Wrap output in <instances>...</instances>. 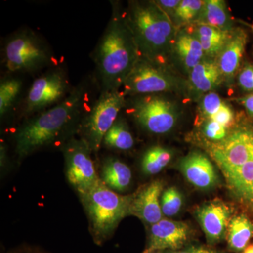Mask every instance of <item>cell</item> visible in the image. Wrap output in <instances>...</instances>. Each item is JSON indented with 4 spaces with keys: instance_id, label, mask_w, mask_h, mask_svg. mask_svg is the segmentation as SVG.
Returning a JSON list of instances; mask_svg holds the SVG:
<instances>
[{
    "instance_id": "277c9868",
    "label": "cell",
    "mask_w": 253,
    "mask_h": 253,
    "mask_svg": "<svg viewBox=\"0 0 253 253\" xmlns=\"http://www.w3.org/2000/svg\"><path fill=\"white\" fill-rule=\"evenodd\" d=\"M98 244L109 237L120 221L130 214L133 196H121L108 187L101 179L81 196Z\"/></svg>"
},
{
    "instance_id": "4fadbf2b",
    "label": "cell",
    "mask_w": 253,
    "mask_h": 253,
    "mask_svg": "<svg viewBox=\"0 0 253 253\" xmlns=\"http://www.w3.org/2000/svg\"><path fill=\"white\" fill-rule=\"evenodd\" d=\"M231 214L229 206L219 200L207 203L198 210V219L210 242H217L225 235Z\"/></svg>"
},
{
    "instance_id": "5bb4252c",
    "label": "cell",
    "mask_w": 253,
    "mask_h": 253,
    "mask_svg": "<svg viewBox=\"0 0 253 253\" xmlns=\"http://www.w3.org/2000/svg\"><path fill=\"white\" fill-rule=\"evenodd\" d=\"M163 189V183L158 180L145 186L133 196L130 214L151 225L161 221L163 214L161 203Z\"/></svg>"
},
{
    "instance_id": "d6a6232c",
    "label": "cell",
    "mask_w": 253,
    "mask_h": 253,
    "mask_svg": "<svg viewBox=\"0 0 253 253\" xmlns=\"http://www.w3.org/2000/svg\"><path fill=\"white\" fill-rule=\"evenodd\" d=\"M236 101L241 106H244L250 116L253 117V93L239 98Z\"/></svg>"
},
{
    "instance_id": "9a60e30c",
    "label": "cell",
    "mask_w": 253,
    "mask_h": 253,
    "mask_svg": "<svg viewBox=\"0 0 253 253\" xmlns=\"http://www.w3.org/2000/svg\"><path fill=\"white\" fill-rule=\"evenodd\" d=\"M181 172L192 185L201 189L212 188L217 182V175L209 158L199 152L186 156L180 164Z\"/></svg>"
},
{
    "instance_id": "44dd1931",
    "label": "cell",
    "mask_w": 253,
    "mask_h": 253,
    "mask_svg": "<svg viewBox=\"0 0 253 253\" xmlns=\"http://www.w3.org/2000/svg\"><path fill=\"white\" fill-rule=\"evenodd\" d=\"M101 174V180L113 191H124L130 185V168L117 158H109L105 161Z\"/></svg>"
},
{
    "instance_id": "ba28073f",
    "label": "cell",
    "mask_w": 253,
    "mask_h": 253,
    "mask_svg": "<svg viewBox=\"0 0 253 253\" xmlns=\"http://www.w3.org/2000/svg\"><path fill=\"white\" fill-rule=\"evenodd\" d=\"M122 87L126 96H144L176 90L179 87V83L165 65L141 56Z\"/></svg>"
},
{
    "instance_id": "2e32d148",
    "label": "cell",
    "mask_w": 253,
    "mask_h": 253,
    "mask_svg": "<svg viewBox=\"0 0 253 253\" xmlns=\"http://www.w3.org/2000/svg\"><path fill=\"white\" fill-rule=\"evenodd\" d=\"M248 42V36L241 28L232 30L217 63L223 78L230 80L239 71Z\"/></svg>"
},
{
    "instance_id": "f546056e",
    "label": "cell",
    "mask_w": 253,
    "mask_h": 253,
    "mask_svg": "<svg viewBox=\"0 0 253 253\" xmlns=\"http://www.w3.org/2000/svg\"><path fill=\"white\" fill-rule=\"evenodd\" d=\"M204 118L205 120L214 121L228 128L234 123V113L231 106L225 102L217 112Z\"/></svg>"
},
{
    "instance_id": "e0dca14e",
    "label": "cell",
    "mask_w": 253,
    "mask_h": 253,
    "mask_svg": "<svg viewBox=\"0 0 253 253\" xmlns=\"http://www.w3.org/2000/svg\"><path fill=\"white\" fill-rule=\"evenodd\" d=\"M172 49L182 66L189 72L204 59L202 46L193 32L178 33Z\"/></svg>"
},
{
    "instance_id": "7c38bea8",
    "label": "cell",
    "mask_w": 253,
    "mask_h": 253,
    "mask_svg": "<svg viewBox=\"0 0 253 253\" xmlns=\"http://www.w3.org/2000/svg\"><path fill=\"white\" fill-rule=\"evenodd\" d=\"M189 226L181 221L161 219L151 225L147 250L151 251H176L189 239Z\"/></svg>"
},
{
    "instance_id": "5b68a950",
    "label": "cell",
    "mask_w": 253,
    "mask_h": 253,
    "mask_svg": "<svg viewBox=\"0 0 253 253\" xmlns=\"http://www.w3.org/2000/svg\"><path fill=\"white\" fill-rule=\"evenodd\" d=\"M126 95L121 90L101 91L99 99L83 117L81 139L92 151H98L110 128L126 104Z\"/></svg>"
},
{
    "instance_id": "ffe728a7",
    "label": "cell",
    "mask_w": 253,
    "mask_h": 253,
    "mask_svg": "<svg viewBox=\"0 0 253 253\" xmlns=\"http://www.w3.org/2000/svg\"><path fill=\"white\" fill-rule=\"evenodd\" d=\"M231 31H223L212 26L197 23L193 33L201 43L205 55L212 59L220 54Z\"/></svg>"
},
{
    "instance_id": "4316f807",
    "label": "cell",
    "mask_w": 253,
    "mask_h": 253,
    "mask_svg": "<svg viewBox=\"0 0 253 253\" xmlns=\"http://www.w3.org/2000/svg\"><path fill=\"white\" fill-rule=\"evenodd\" d=\"M204 4L202 0H182L173 15V22L176 26L197 22Z\"/></svg>"
},
{
    "instance_id": "83f0119b",
    "label": "cell",
    "mask_w": 253,
    "mask_h": 253,
    "mask_svg": "<svg viewBox=\"0 0 253 253\" xmlns=\"http://www.w3.org/2000/svg\"><path fill=\"white\" fill-rule=\"evenodd\" d=\"M161 203L163 214L168 217H172L180 211L182 206V196L179 190L172 186L163 193Z\"/></svg>"
},
{
    "instance_id": "8d00e7d4",
    "label": "cell",
    "mask_w": 253,
    "mask_h": 253,
    "mask_svg": "<svg viewBox=\"0 0 253 253\" xmlns=\"http://www.w3.org/2000/svg\"><path fill=\"white\" fill-rule=\"evenodd\" d=\"M251 29H252V31L253 32V26H251Z\"/></svg>"
},
{
    "instance_id": "3957f363",
    "label": "cell",
    "mask_w": 253,
    "mask_h": 253,
    "mask_svg": "<svg viewBox=\"0 0 253 253\" xmlns=\"http://www.w3.org/2000/svg\"><path fill=\"white\" fill-rule=\"evenodd\" d=\"M141 56L165 65L177 36L170 17L154 1H133L125 11Z\"/></svg>"
},
{
    "instance_id": "836d02e7",
    "label": "cell",
    "mask_w": 253,
    "mask_h": 253,
    "mask_svg": "<svg viewBox=\"0 0 253 253\" xmlns=\"http://www.w3.org/2000/svg\"><path fill=\"white\" fill-rule=\"evenodd\" d=\"M176 253H218L209 248L204 247V246H191L187 249L183 250Z\"/></svg>"
},
{
    "instance_id": "603a6c76",
    "label": "cell",
    "mask_w": 253,
    "mask_h": 253,
    "mask_svg": "<svg viewBox=\"0 0 253 253\" xmlns=\"http://www.w3.org/2000/svg\"><path fill=\"white\" fill-rule=\"evenodd\" d=\"M226 232L229 248L234 252H241L252 239L253 224L246 215L239 214L231 218Z\"/></svg>"
},
{
    "instance_id": "9c48e42d",
    "label": "cell",
    "mask_w": 253,
    "mask_h": 253,
    "mask_svg": "<svg viewBox=\"0 0 253 253\" xmlns=\"http://www.w3.org/2000/svg\"><path fill=\"white\" fill-rule=\"evenodd\" d=\"M69 81L60 68L51 70L36 78L28 91L23 113L38 114L63 101L70 92Z\"/></svg>"
},
{
    "instance_id": "f1b7e54d",
    "label": "cell",
    "mask_w": 253,
    "mask_h": 253,
    "mask_svg": "<svg viewBox=\"0 0 253 253\" xmlns=\"http://www.w3.org/2000/svg\"><path fill=\"white\" fill-rule=\"evenodd\" d=\"M203 131L208 139L214 141L224 140L227 134V128L210 120H205Z\"/></svg>"
},
{
    "instance_id": "d6986e66",
    "label": "cell",
    "mask_w": 253,
    "mask_h": 253,
    "mask_svg": "<svg viewBox=\"0 0 253 253\" xmlns=\"http://www.w3.org/2000/svg\"><path fill=\"white\" fill-rule=\"evenodd\" d=\"M229 189L244 204L253 208V159L226 177Z\"/></svg>"
},
{
    "instance_id": "cb8c5ba5",
    "label": "cell",
    "mask_w": 253,
    "mask_h": 253,
    "mask_svg": "<svg viewBox=\"0 0 253 253\" xmlns=\"http://www.w3.org/2000/svg\"><path fill=\"white\" fill-rule=\"evenodd\" d=\"M103 144L111 149L127 151L133 147L134 140L126 123L118 118L105 135Z\"/></svg>"
},
{
    "instance_id": "8fae6325",
    "label": "cell",
    "mask_w": 253,
    "mask_h": 253,
    "mask_svg": "<svg viewBox=\"0 0 253 253\" xmlns=\"http://www.w3.org/2000/svg\"><path fill=\"white\" fill-rule=\"evenodd\" d=\"M211 155L227 177L253 159V130L241 129L212 146Z\"/></svg>"
},
{
    "instance_id": "d590c367",
    "label": "cell",
    "mask_w": 253,
    "mask_h": 253,
    "mask_svg": "<svg viewBox=\"0 0 253 253\" xmlns=\"http://www.w3.org/2000/svg\"><path fill=\"white\" fill-rule=\"evenodd\" d=\"M157 253V252H155V251H149V250L146 249L145 250V251H144V253Z\"/></svg>"
},
{
    "instance_id": "6da1fadb",
    "label": "cell",
    "mask_w": 253,
    "mask_h": 253,
    "mask_svg": "<svg viewBox=\"0 0 253 253\" xmlns=\"http://www.w3.org/2000/svg\"><path fill=\"white\" fill-rule=\"evenodd\" d=\"M102 91L120 90L141 55L130 28L117 2L94 51Z\"/></svg>"
},
{
    "instance_id": "7a4b0ae2",
    "label": "cell",
    "mask_w": 253,
    "mask_h": 253,
    "mask_svg": "<svg viewBox=\"0 0 253 253\" xmlns=\"http://www.w3.org/2000/svg\"><path fill=\"white\" fill-rule=\"evenodd\" d=\"M89 89L81 83L59 104L30 118L16 131V151L20 158L54 142L79 121L86 111Z\"/></svg>"
},
{
    "instance_id": "7402d4cb",
    "label": "cell",
    "mask_w": 253,
    "mask_h": 253,
    "mask_svg": "<svg viewBox=\"0 0 253 253\" xmlns=\"http://www.w3.org/2000/svg\"><path fill=\"white\" fill-rule=\"evenodd\" d=\"M197 23L231 31V19L226 2L222 0H206Z\"/></svg>"
},
{
    "instance_id": "d4e9b609",
    "label": "cell",
    "mask_w": 253,
    "mask_h": 253,
    "mask_svg": "<svg viewBox=\"0 0 253 253\" xmlns=\"http://www.w3.org/2000/svg\"><path fill=\"white\" fill-rule=\"evenodd\" d=\"M172 152L161 146L150 148L145 152L141 161L143 172L154 175L162 171L172 160Z\"/></svg>"
},
{
    "instance_id": "8992f818",
    "label": "cell",
    "mask_w": 253,
    "mask_h": 253,
    "mask_svg": "<svg viewBox=\"0 0 253 253\" xmlns=\"http://www.w3.org/2000/svg\"><path fill=\"white\" fill-rule=\"evenodd\" d=\"M5 67L11 73L31 72L44 67L51 61V53L33 32L15 33L4 48Z\"/></svg>"
},
{
    "instance_id": "4dcf8cb0",
    "label": "cell",
    "mask_w": 253,
    "mask_h": 253,
    "mask_svg": "<svg viewBox=\"0 0 253 253\" xmlns=\"http://www.w3.org/2000/svg\"><path fill=\"white\" fill-rule=\"evenodd\" d=\"M240 87L247 92H253V64L247 63L238 75Z\"/></svg>"
},
{
    "instance_id": "e575fe53",
    "label": "cell",
    "mask_w": 253,
    "mask_h": 253,
    "mask_svg": "<svg viewBox=\"0 0 253 253\" xmlns=\"http://www.w3.org/2000/svg\"><path fill=\"white\" fill-rule=\"evenodd\" d=\"M243 253H253V244L247 246L246 249L243 251Z\"/></svg>"
},
{
    "instance_id": "ac0fdd59",
    "label": "cell",
    "mask_w": 253,
    "mask_h": 253,
    "mask_svg": "<svg viewBox=\"0 0 253 253\" xmlns=\"http://www.w3.org/2000/svg\"><path fill=\"white\" fill-rule=\"evenodd\" d=\"M190 83L199 92H212L222 80L217 61L204 59L189 72Z\"/></svg>"
},
{
    "instance_id": "484cf974",
    "label": "cell",
    "mask_w": 253,
    "mask_h": 253,
    "mask_svg": "<svg viewBox=\"0 0 253 253\" xmlns=\"http://www.w3.org/2000/svg\"><path fill=\"white\" fill-rule=\"evenodd\" d=\"M23 83L18 78H9L0 84V115L3 117L14 104L22 89Z\"/></svg>"
},
{
    "instance_id": "52a82bcc",
    "label": "cell",
    "mask_w": 253,
    "mask_h": 253,
    "mask_svg": "<svg viewBox=\"0 0 253 253\" xmlns=\"http://www.w3.org/2000/svg\"><path fill=\"white\" fill-rule=\"evenodd\" d=\"M128 111L143 129L152 134L169 132L177 121L175 104L161 94L136 96Z\"/></svg>"
},
{
    "instance_id": "30bf717a",
    "label": "cell",
    "mask_w": 253,
    "mask_h": 253,
    "mask_svg": "<svg viewBox=\"0 0 253 253\" xmlns=\"http://www.w3.org/2000/svg\"><path fill=\"white\" fill-rule=\"evenodd\" d=\"M63 151L68 180L83 196L100 179L91 160L90 148L83 139H73L65 145Z\"/></svg>"
},
{
    "instance_id": "1f68e13d",
    "label": "cell",
    "mask_w": 253,
    "mask_h": 253,
    "mask_svg": "<svg viewBox=\"0 0 253 253\" xmlns=\"http://www.w3.org/2000/svg\"><path fill=\"white\" fill-rule=\"evenodd\" d=\"M155 3L172 19L176 8L180 4L181 0H159L154 1Z\"/></svg>"
},
{
    "instance_id": "74e56055",
    "label": "cell",
    "mask_w": 253,
    "mask_h": 253,
    "mask_svg": "<svg viewBox=\"0 0 253 253\" xmlns=\"http://www.w3.org/2000/svg\"></svg>"
}]
</instances>
